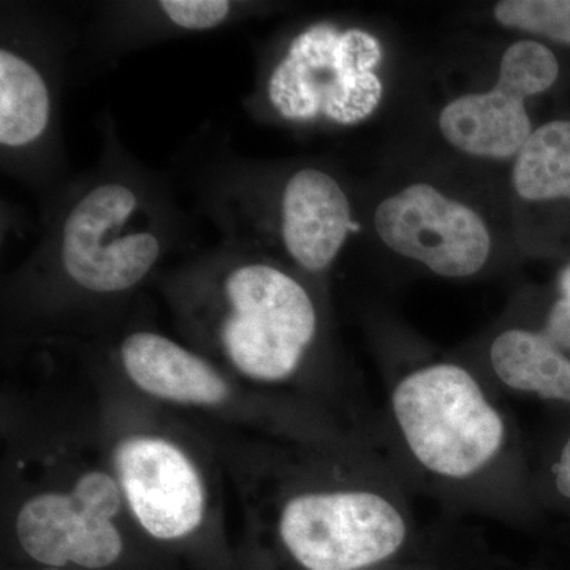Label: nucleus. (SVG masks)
Here are the masks:
<instances>
[{
  "mask_svg": "<svg viewBox=\"0 0 570 570\" xmlns=\"http://www.w3.org/2000/svg\"><path fill=\"white\" fill-rule=\"evenodd\" d=\"M170 228L165 206L146 184L110 170L75 189L40 249L75 287L116 295L151 275L170 249Z\"/></svg>",
  "mask_w": 570,
  "mask_h": 570,
  "instance_id": "1",
  "label": "nucleus"
},
{
  "mask_svg": "<svg viewBox=\"0 0 570 570\" xmlns=\"http://www.w3.org/2000/svg\"><path fill=\"white\" fill-rule=\"evenodd\" d=\"M220 258V307L217 335L236 370L255 381L291 377L317 333L313 298L302 283L245 246Z\"/></svg>",
  "mask_w": 570,
  "mask_h": 570,
  "instance_id": "2",
  "label": "nucleus"
},
{
  "mask_svg": "<svg viewBox=\"0 0 570 570\" xmlns=\"http://www.w3.org/2000/svg\"><path fill=\"white\" fill-rule=\"evenodd\" d=\"M382 47L363 29L318 22L299 32L266 75L265 102L288 122L354 126L384 96L376 73Z\"/></svg>",
  "mask_w": 570,
  "mask_h": 570,
  "instance_id": "3",
  "label": "nucleus"
},
{
  "mask_svg": "<svg viewBox=\"0 0 570 570\" xmlns=\"http://www.w3.org/2000/svg\"><path fill=\"white\" fill-rule=\"evenodd\" d=\"M393 415L415 460L433 474L466 479L497 459L504 420L469 371L420 367L393 390Z\"/></svg>",
  "mask_w": 570,
  "mask_h": 570,
  "instance_id": "4",
  "label": "nucleus"
},
{
  "mask_svg": "<svg viewBox=\"0 0 570 570\" xmlns=\"http://www.w3.org/2000/svg\"><path fill=\"white\" fill-rule=\"evenodd\" d=\"M281 539L303 568L360 570L389 560L406 540V521L373 491L299 494L285 504Z\"/></svg>",
  "mask_w": 570,
  "mask_h": 570,
  "instance_id": "5",
  "label": "nucleus"
},
{
  "mask_svg": "<svg viewBox=\"0 0 570 570\" xmlns=\"http://www.w3.org/2000/svg\"><path fill=\"white\" fill-rule=\"evenodd\" d=\"M558 75L560 63L546 45L517 41L502 56L494 88L452 100L439 116V129L453 148L471 156H519L532 134L524 100L550 89Z\"/></svg>",
  "mask_w": 570,
  "mask_h": 570,
  "instance_id": "6",
  "label": "nucleus"
},
{
  "mask_svg": "<svg viewBox=\"0 0 570 570\" xmlns=\"http://www.w3.org/2000/svg\"><path fill=\"white\" fill-rule=\"evenodd\" d=\"M121 508L118 483L105 472L81 475L71 493L29 499L17 517L22 550L41 564L100 569L118 560L122 539L112 524Z\"/></svg>",
  "mask_w": 570,
  "mask_h": 570,
  "instance_id": "7",
  "label": "nucleus"
},
{
  "mask_svg": "<svg viewBox=\"0 0 570 570\" xmlns=\"http://www.w3.org/2000/svg\"><path fill=\"white\" fill-rule=\"evenodd\" d=\"M374 227L390 250L439 276H472L489 262L491 236L482 217L430 184H412L381 202Z\"/></svg>",
  "mask_w": 570,
  "mask_h": 570,
  "instance_id": "8",
  "label": "nucleus"
},
{
  "mask_svg": "<svg viewBox=\"0 0 570 570\" xmlns=\"http://www.w3.org/2000/svg\"><path fill=\"white\" fill-rule=\"evenodd\" d=\"M116 466L134 515L154 538L179 539L200 527L204 487L194 464L174 444L129 439L116 452Z\"/></svg>",
  "mask_w": 570,
  "mask_h": 570,
  "instance_id": "9",
  "label": "nucleus"
},
{
  "mask_svg": "<svg viewBox=\"0 0 570 570\" xmlns=\"http://www.w3.org/2000/svg\"><path fill=\"white\" fill-rule=\"evenodd\" d=\"M273 228L288 257L309 273L324 272L354 228L347 194L321 168L288 176L273 209Z\"/></svg>",
  "mask_w": 570,
  "mask_h": 570,
  "instance_id": "10",
  "label": "nucleus"
},
{
  "mask_svg": "<svg viewBox=\"0 0 570 570\" xmlns=\"http://www.w3.org/2000/svg\"><path fill=\"white\" fill-rule=\"evenodd\" d=\"M127 376L149 395L183 404H220L227 382L209 362L154 332H135L121 344Z\"/></svg>",
  "mask_w": 570,
  "mask_h": 570,
  "instance_id": "11",
  "label": "nucleus"
},
{
  "mask_svg": "<svg viewBox=\"0 0 570 570\" xmlns=\"http://www.w3.org/2000/svg\"><path fill=\"white\" fill-rule=\"evenodd\" d=\"M55 96L43 67L18 45L0 48V146L3 157L32 151L50 134Z\"/></svg>",
  "mask_w": 570,
  "mask_h": 570,
  "instance_id": "12",
  "label": "nucleus"
},
{
  "mask_svg": "<svg viewBox=\"0 0 570 570\" xmlns=\"http://www.w3.org/2000/svg\"><path fill=\"white\" fill-rule=\"evenodd\" d=\"M490 360L508 387L570 403V358L546 335L508 330L491 344Z\"/></svg>",
  "mask_w": 570,
  "mask_h": 570,
  "instance_id": "13",
  "label": "nucleus"
},
{
  "mask_svg": "<svg viewBox=\"0 0 570 570\" xmlns=\"http://www.w3.org/2000/svg\"><path fill=\"white\" fill-rule=\"evenodd\" d=\"M513 187L528 202L570 200V121L543 124L513 165Z\"/></svg>",
  "mask_w": 570,
  "mask_h": 570,
  "instance_id": "14",
  "label": "nucleus"
},
{
  "mask_svg": "<svg viewBox=\"0 0 570 570\" xmlns=\"http://www.w3.org/2000/svg\"><path fill=\"white\" fill-rule=\"evenodd\" d=\"M493 13L504 28L570 45V0H502Z\"/></svg>",
  "mask_w": 570,
  "mask_h": 570,
  "instance_id": "15",
  "label": "nucleus"
},
{
  "mask_svg": "<svg viewBox=\"0 0 570 570\" xmlns=\"http://www.w3.org/2000/svg\"><path fill=\"white\" fill-rule=\"evenodd\" d=\"M156 9L178 31L205 32L235 18L239 6L228 0H164Z\"/></svg>",
  "mask_w": 570,
  "mask_h": 570,
  "instance_id": "16",
  "label": "nucleus"
},
{
  "mask_svg": "<svg viewBox=\"0 0 570 570\" xmlns=\"http://www.w3.org/2000/svg\"><path fill=\"white\" fill-rule=\"evenodd\" d=\"M554 346L570 348V302L561 298L551 307L547 318V333Z\"/></svg>",
  "mask_w": 570,
  "mask_h": 570,
  "instance_id": "17",
  "label": "nucleus"
},
{
  "mask_svg": "<svg viewBox=\"0 0 570 570\" xmlns=\"http://www.w3.org/2000/svg\"><path fill=\"white\" fill-rule=\"evenodd\" d=\"M554 485L562 497L570 499V438L554 466Z\"/></svg>",
  "mask_w": 570,
  "mask_h": 570,
  "instance_id": "18",
  "label": "nucleus"
},
{
  "mask_svg": "<svg viewBox=\"0 0 570 570\" xmlns=\"http://www.w3.org/2000/svg\"><path fill=\"white\" fill-rule=\"evenodd\" d=\"M560 288L562 292V298L569 299L570 302V265L562 269L560 276Z\"/></svg>",
  "mask_w": 570,
  "mask_h": 570,
  "instance_id": "19",
  "label": "nucleus"
},
{
  "mask_svg": "<svg viewBox=\"0 0 570 570\" xmlns=\"http://www.w3.org/2000/svg\"><path fill=\"white\" fill-rule=\"evenodd\" d=\"M48 570H62V569H48Z\"/></svg>",
  "mask_w": 570,
  "mask_h": 570,
  "instance_id": "20",
  "label": "nucleus"
}]
</instances>
